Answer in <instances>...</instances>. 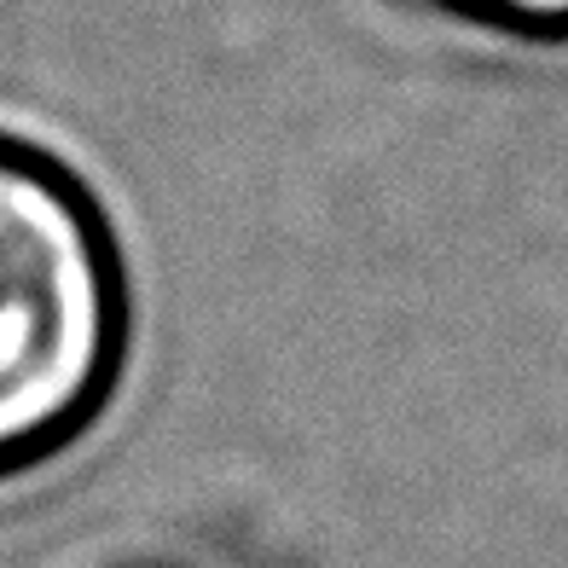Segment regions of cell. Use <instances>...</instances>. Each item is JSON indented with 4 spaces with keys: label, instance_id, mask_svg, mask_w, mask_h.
Returning a JSON list of instances; mask_svg holds the SVG:
<instances>
[{
    "label": "cell",
    "instance_id": "obj_1",
    "mask_svg": "<svg viewBox=\"0 0 568 568\" xmlns=\"http://www.w3.org/2000/svg\"><path fill=\"white\" fill-rule=\"evenodd\" d=\"M122 359V273L93 197L0 140V470L53 453Z\"/></svg>",
    "mask_w": 568,
    "mask_h": 568
},
{
    "label": "cell",
    "instance_id": "obj_3",
    "mask_svg": "<svg viewBox=\"0 0 568 568\" xmlns=\"http://www.w3.org/2000/svg\"><path fill=\"white\" fill-rule=\"evenodd\" d=\"M111 568H163V562H111Z\"/></svg>",
    "mask_w": 568,
    "mask_h": 568
},
{
    "label": "cell",
    "instance_id": "obj_2",
    "mask_svg": "<svg viewBox=\"0 0 568 568\" xmlns=\"http://www.w3.org/2000/svg\"><path fill=\"white\" fill-rule=\"evenodd\" d=\"M447 12L523 41H568V0H442Z\"/></svg>",
    "mask_w": 568,
    "mask_h": 568
}]
</instances>
